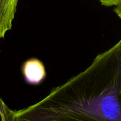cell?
<instances>
[{
	"mask_svg": "<svg viewBox=\"0 0 121 121\" xmlns=\"http://www.w3.org/2000/svg\"><path fill=\"white\" fill-rule=\"evenodd\" d=\"M114 11L117 14L119 18L121 19V4L116 6V7L114 9Z\"/></svg>",
	"mask_w": 121,
	"mask_h": 121,
	"instance_id": "obj_5",
	"label": "cell"
},
{
	"mask_svg": "<svg viewBox=\"0 0 121 121\" xmlns=\"http://www.w3.org/2000/svg\"><path fill=\"white\" fill-rule=\"evenodd\" d=\"M3 121H121V39L84 71Z\"/></svg>",
	"mask_w": 121,
	"mask_h": 121,
	"instance_id": "obj_1",
	"label": "cell"
},
{
	"mask_svg": "<svg viewBox=\"0 0 121 121\" xmlns=\"http://www.w3.org/2000/svg\"><path fill=\"white\" fill-rule=\"evenodd\" d=\"M1 39V37H0V39Z\"/></svg>",
	"mask_w": 121,
	"mask_h": 121,
	"instance_id": "obj_6",
	"label": "cell"
},
{
	"mask_svg": "<svg viewBox=\"0 0 121 121\" xmlns=\"http://www.w3.org/2000/svg\"><path fill=\"white\" fill-rule=\"evenodd\" d=\"M21 72L26 83L31 85L41 84L46 77V71L42 61L31 58L23 63Z\"/></svg>",
	"mask_w": 121,
	"mask_h": 121,
	"instance_id": "obj_2",
	"label": "cell"
},
{
	"mask_svg": "<svg viewBox=\"0 0 121 121\" xmlns=\"http://www.w3.org/2000/svg\"><path fill=\"white\" fill-rule=\"evenodd\" d=\"M19 0H0V37L12 28Z\"/></svg>",
	"mask_w": 121,
	"mask_h": 121,
	"instance_id": "obj_3",
	"label": "cell"
},
{
	"mask_svg": "<svg viewBox=\"0 0 121 121\" xmlns=\"http://www.w3.org/2000/svg\"><path fill=\"white\" fill-rule=\"evenodd\" d=\"M102 5L107 7L117 6L121 4V0H99Z\"/></svg>",
	"mask_w": 121,
	"mask_h": 121,
	"instance_id": "obj_4",
	"label": "cell"
}]
</instances>
